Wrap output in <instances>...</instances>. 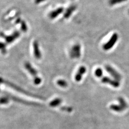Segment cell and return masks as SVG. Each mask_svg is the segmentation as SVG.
I'll use <instances>...</instances> for the list:
<instances>
[{
	"mask_svg": "<svg viewBox=\"0 0 129 129\" xmlns=\"http://www.w3.org/2000/svg\"><path fill=\"white\" fill-rule=\"evenodd\" d=\"M70 55L72 58H78L81 56V46L76 44L73 46L70 52Z\"/></svg>",
	"mask_w": 129,
	"mask_h": 129,
	"instance_id": "obj_5",
	"label": "cell"
},
{
	"mask_svg": "<svg viewBox=\"0 0 129 129\" xmlns=\"http://www.w3.org/2000/svg\"><path fill=\"white\" fill-rule=\"evenodd\" d=\"M24 67L28 72L31 74L34 78H36L38 76H37V71L29 62H25L24 64Z\"/></svg>",
	"mask_w": 129,
	"mask_h": 129,
	"instance_id": "obj_9",
	"label": "cell"
},
{
	"mask_svg": "<svg viewBox=\"0 0 129 129\" xmlns=\"http://www.w3.org/2000/svg\"><path fill=\"white\" fill-rule=\"evenodd\" d=\"M64 8L63 7H59L54 11H52L49 13V17L51 19H54L59 16L60 14H62L64 12Z\"/></svg>",
	"mask_w": 129,
	"mask_h": 129,
	"instance_id": "obj_11",
	"label": "cell"
},
{
	"mask_svg": "<svg viewBox=\"0 0 129 129\" xmlns=\"http://www.w3.org/2000/svg\"><path fill=\"white\" fill-rule=\"evenodd\" d=\"M77 7L76 5H71L66 10L65 13L64 14V17L65 19L69 18L70 16L72 15V13L76 10Z\"/></svg>",
	"mask_w": 129,
	"mask_h": 129,
	"instance_id": "obj_12",
	"label": "cell"
},
{
	"mask_svg": "<svg viewBox=\"0 0 129 129\" xmlns=\"http://www.w3.org/2000/svg\"><path fill=\"white\" fill-rule=\"evenodd\" d=\"M20 36V32L18 31H14L12 34L7 36L5 35L3 32L1 33V37H3L5 40L6 44H10L14 41L16 39H17Z\"/></svg>",
	"mask_w": 129,
	"mask_h": 129,
	"instance_id": "obj_2",
	"label": "cell"
},
{
	"mask_svg": "<svg viewBox=\"0 0 129 129\" xmlns=\"http://www.w3.org/2000/svg\"><path fill=\"white\" fill-rule=\"evenodd\" d=\"M1 83H4L5 85H6L10 87L15 89V90L17 91L18 92L23 93L24 94H25V95H26L27 96H29L35 97V98H39V99H43L41 96H39V95H36V94H33V93L28 92V91H27L24 90L23 88L16 86V85L14 84L13 83H11L9 81H6V80L4 79L3 78H1Z\"/></svg>",
	"mask_w": 129,
	"mask_h": 129,
	"instance_id": "obj_1",
	"label": "cell"
},
{
	"mask_svg": "<svg viewBox=\"0 0 129 129\" xmlns=\"http://www.w3.org/2000/svg\"><path fill=\"white\" fill-rule=\"evenodd\" d=\"M6 44H5V43H1V49L2 50V52L3 53H5L6 52Z\"/></svg>",
	"mask_w": 129,
	"mask_h": 129,
	"instance_id": "obj_23",
	"label": "cell"
},
{
	"mask_svg": "<svg viewBox=\"0 0 129 129\" xmlns=\"http://www.w3.org/2000/svg\"><path fill=\"white\" fill-rule=\"evenodd\" d=\"M42 82L41 78L40 77H38L36 78H34V83L36 85H38L39 84H40Z\"/></svg>",
	"mask_w": 129,
	"mask_h": 129,
	"instance_id": "obj_21",
	"label": "cell"
},
{
	"mask_svg": "<svg viewBox=\"0 0 129 129\" xmlns=\"http://www.w3.org/2000/svg\"><path fill=\"white\" fill-rule=\"evenodd\" d=\"M128 0H109V3L110 5H114L120 4L123 3L127 1Z\"/></svg>",
	"mask_w": 129,
	"mask_h": 129,
	"instance_id": "obj_16",
	"label": "cell"
},
{
	"mask_svg": "<svg viewBox=\"0 0 129 129\" xmlns=\"http://www.w3.org/2000/svg\"><path fill=\"white\" fill-rule=\"evenodd\" d=\"M118 39V35L117 34L114 33L111 36L110 39L107 43H105L103 46V49L107 51L110 49L114 46V45L115 44L116 42L117 41V40Z\"/></svg>",
	"mask_w": 129,
	"mask_h": 129,
	"instance_id": "obj_3",
	"label": "cell"
},
{
	"mask_svg": "<svg viewBox=\"0 0 129 129\" xmlns=\"http://www.w3.org/2000/svg\"><path fill=\"white\" fill-rule=\"evenodd\" d=\"M10 99L7 97H2L1 98V104H7L9 102Z\"/></svg>",
	"mask_w": 129,
	"mask_h": 129,
	"instance_id": "obj_19",
	"label": "cell"
},
{
	"mask_svg": "<svg viewBox=\"0 0 129 129\" xmlns=\"http://www.w3.org/2000/svg\"><path fill=\"white\" fill-rule=\"evenodd\" d=\"M6 96L8 97L10 99H12V100H13L14 102H17L20 103H22L23 104H25V105H33V106H38L39 105H41L40 104L36 103V102H29L28 101H25L23 99H20L18 97L14 96L13 95H11L10 94H6Z\"/></svg>",
	"mask_w": 129,
	"mask_h": 129,
	"instance_id": "obj_4",
	"label": "cell"
},
{
	"mask_svg": "<svg viewBox=\"0 0 129 129\" xmlns=\"http://www.w3.org/2000/svg\"><path fill=\"white\" fill-rule=\"evenodd\" d=\"M62 103V100L60 98H55L52 100L49 103V105L51 107H56L59 106Z\"/></svg>",
	"mask_w": 129,
	"mask_h": 129,
	"instance_id": "obj_13",
	"label": "cell"
},
{
	"mask_svg": "<svg viewBox=\"0 0 129 129\" xmlns=\"http://www.w3.org/2000/svg\"><path fill=\"white\" fill-rule=\"evenodd\" d=\"M106 71L111 75V76L115 79L116 80L119 81L121 80V77L118 72L116 71V70L112 68L111 66L109 65H106L105 67Z\"/></svg>",
	"mask_w": 129,
	"mask_h": 129,
	"instance_id": "obj_6",
	"label": "cell"
},
{
	"mask_svg": "<svg viewBox=\"0 0 129 129\" xmlns=\"http://www.w3.org/2000/svg\"><path fill=\"white\" fill-rule=\"evenodd\" d=\"M20 23H21V28L22 31L23 32H26L28 30V27L25 21L22 20Z\"/></svg>",
	"mask_w": 129,
	"mask_h": 129,
	"instance_id": "obj_18",
	"label": "cell"
},
{
	"mask_svg": "<svg viewBox=\"0 0 129 129\" xmlns=\"http://www.w3.org/2000/svg\"><path fill=\"white\" fill-rule=\"evenodd\" d=\"M110 109L112 111H115L116 112H121L124 111V109L120 106V105H114L112 104L110 106Z\"/></svg>",
	"mask_w": 129,
	"mask_h": 129,
	"instance_id": "obj_14",
	"label": "cell"
},
{
	"mask_svg": "<svg viewBox=\"0 0 129 129\" xmlns=\"http://www.w3.org/2000/svg\"><path fill=\"white\" fill-rule=\"evenodd\" d=\"M86 71H87V69L85 67L81 66L79 68L77 74H76V75L75 76V80L77 82L80 81L82 79L83 75L85 74V73L86 72Z\"/></svg>",
	"mask_w": 129,
	"mask_h": 129,
	"instance_id": "obj_10",
	"label": "cell"
},
{
	"mask_svg": "<svg viewBox=\"0 0 129 129\" xmlns=\"http://www.w3.org/2000/svg\"><path fill=\"white\" fill-rule=\"evenodd\" d=\"M46 0H35V3L36 4L38 5V4H39L40 3H41L42 2L45 1Z\"/></svg>",
	"mask_w": 129,
	"mask_h": 129,
	"instance_id": "obj_24",
	"label": "cell"
},
{
	"mask_svg": "<svg viewBox=\"0 0 129 129\" xmlns=\"http://www.w3.org/2000/svg\"><path fill=\"white\" fill-rule=\"evenodd\" d=\"M33 47L34 56L37 59H40L41 58V53L39 49V44L37 40H35L33 42Z\"/></svg>",
	"mask_w": 129,
	"mask_h": 129,
	"instance_id": "obj_7",
	"label": "cell"
},
{
	"mask_svg": "<svg viewBox=\"0 0 129 129\" xmlns=\"http://www.w3.org/2000/svg\"><path fill=\"white\" fill-rule=\"evenodd\" d=\"M95 75L98 78H101L103 75V71L101 68H98L95 71Z\"/></svg>",
	"mask_w": 129,
	"mask_h": 129,
	"instance_id": "obj_20",
	"label": "cell"
},
{
	"mask_svg": "<svg viewBox=\"0 0 129 129\" xmlns=\"http://www.w3.org/2000/svg\"><path fill=\"white\" fill-rule=\"evenodd\" d=\"M102 83L109 84L114 88H118L120 86V83L119 81L116 80H112L107 77H102Z\"/></svg>",
	"mask_w": 129,
	"mask_h": 129,
	"instance_id": "obj_8",
	"label": "cell"
},
{
	"mask_svg": "<svg viewBox=\"0 0 129 129\" xmlns=\"http://www.w3.org/2000/svg\"><path fill=\"white\" fill-rule=\"evenodd\" d=\"M118 101L120 102V105L124 109V110H125L128 107L127 103L125 101L123 98H122L121 97L119 98H118Z\"/></svg>",
	"mask_w": 129,
	"mask_h": 129,
	"instance_id": "obj_17",
	"label": "cell"
},
{
	"mask_svg": "<svg viewBox=\"0 0 129 129\" xmlns=\"http://www.w3.org/2000/svg\"><path fill=\"white\" fill-rule=\"evenodd\" d=\"M61 109L62 110V111H67V112H71L73 109L71 107H63L62 108H61Z\"/></svg>",
	"mask_w": 129,
	"mask_h": 129,
	"instance_id": "obj_22",
	"label": "cell"
},
{
	"mask_svg": "<svg viewBox=\"0 0 129 129\" xmlns=\"http://www.w3.org/2000/svg\"><path fill=\"white\" fill-rule=\"evenodd\" d=\"M128 13H129V11H128Z\"/></svg>",
	"mask_w": 129,
	"mask_h": 129,
	"instance_id": "obj_26",
	"label": "cell"
},
{
	"mask_svg": "<svg viewBox=\"0 0 129 129\" xmlns=\"http://www.w3.org/2000/svg\"><path fill=\"white\" fill-rule=\"evenodd\" d=\"M56 84L61 88H67L68 86V84L66 81L63 79H59L57 81Z\"/></svg>",
	"mask_w": 129,
	"mask_h": 129,
	"instance_id": "obj_15",
	"label": "cell"
},
{
	"mask_svg": "<svg viewBox=\"0 0 129 129\" xmlns=\"http://www.w3.org/2000/svg\"><path fill=\"white\" fill-rule=\"evenodd\" d=\"M22 21V20H21V19L20 18V17H19V18H18L16 20V21H15V23L18 24V23H21V22Z\"/></svg>",
	"mask_w": 129,
	"mask_h": 129,
	"instance_id": "obj_25",
	"label": "cell"
}]
</instances>
